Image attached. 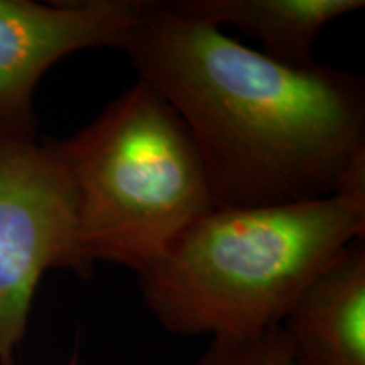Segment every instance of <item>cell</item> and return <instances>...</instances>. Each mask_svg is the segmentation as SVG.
Returning a JSON list of instances; mask_svg holds the SVG:
<instances>
[{
  "label": "cell",
  "mask_w": 365,
  "mask_h": 365,
  "mask_svg": "<svg viewBox=\"0 0 365 365\" xmlns=\"http://www.w3.org/2000/svg\"><path fill=\"white\" fill-rule=\"evenodd\" d=\"M115 49L188 125L215 208L328 198L365 148V85L355 73L282 65L159 0Z\"/></svg>",
  "instance_id": "cell-1"
},
{
  "label": "cell",
  "mask_w": 365,
  "mask_h": 365,
  "mask_svg": "<svg viewBox=\"0 0 365 365\" xmlns=\"http://www.w3.org/2000/svg\"><path fill=\"white\" fill-rule=\"evenodd\" d=\"M355 239L365 213L340 196L213 208L137 272L164 330L210 340L279 327L304 287Z\"/></svg>",
  "instance_id": "cell-2"
},
{
  "label": "cell",
  "mask_w": 365,
  "mask_h": 365,
  "mask_svg": "<svg viewBox=\"0 0 365 365\" xmlns=\"http://www.w3.org/2000/svg\"><path fill=\"white\" fill-rule=\"evenodd\" d=\"M56 148L75 185L80 242L93 266L140 272L215 208L188 125L139 78Z\"/></svg>",
  "instance_id": "cell-3"
},
{
  "label": "cell",
  "mask_w": 365,
  "mask_h": 365,
  "mask_svg": "<svg viewBox=\"0 0 365 365\" xmlns=\"http://www.w3.org/2000/svg\"><path fill=\"white\" fill-rule=\"evenodd\" d=\"M49 269L90 279L78 198L56 139L0 140V365H17L39 281Z\"/></svg>",
  "instance_id": "cell-4"
},
{
  "label": "cell",
  "mask_w": 365,
  "mask_h": 365,
  "mask_svg": "<svg viewBox=\"0 0 365 365\" xmlns=\"http://www.w3.org/2000/svg\"><path fill=\"white\" fill-rule=\"evenodd\" d=\"M149 0H0V140L38 139L34 93L68 54L117 48Z\"/></svg>",
  "instance_id": "cell-5"
},
{
  "label": "cell",
  "mask_w": 365,
  "mask_h": 365,
  "mask_svg": "<svg viewBox=\"0 0 365 365\" xmlns=\"http://www.w3.org/2000/svg\"><path fill=\"white\" fill-rule=\"evenodd\" d=\"M281 328L298 365H365V239L318 272Z\"/></svg>",
  "instance_id": "cell-6"
},
{
  "label": "cell",
  "mask_w": 365,
  "mask_h": 365,
  "mask_svg": "<svg viewBox=\"0 0 365 365\" xmlns=\"http://www.w3.org/2000/svg\"><path fill=\"white\" fill-rule=\"evenodd\" d=\"M176 16L222 29L232 26L257 41L262 54L287 66L317 65L323 27L365 7L364 0H164Z\"/></svg>",
  "instance_id": "cell-7"
},
{
  "label": "cell",
  "mask_w": 365,
  "mask_h": 365,
  "mask_svg": "<svg viewBox=\"0 0 365 365\" xmlns=\"http://www.w3.org/2000/svg\"><path fill=\"white\" fill-rule=\"evenodd\" d=\"M193 365H298L281 325L247 336L210 340Z\"/></svg>",
  "instance_id": "cell-8"
},
{
  "label": "cell",
  "mask_w": 365,
  "mask_h": 365,
  "mask_svg": "<svg viewBox=\"0 0 365 365\" xmlns=\"http://www.w3.org/2000/svg\"><path fill=\"white\" fill-rule=\"evenodd\" d=\"M333 195L365 213V148L360 149L341 171Z\"/></svg>",
  "instance_id": "cell-9"
},
{
  "label": "cell",
  "mask_w": 365,
  "mask_h": 365,
  "mask_svg": "<svg viewBox=\"0 0 365 365\" xmlns=\"http://www.w3.org/2000/svg\"><path fill=\"white\" fill-rule=\"evenodd\" d=\"M66 365H80V359H78V352H73V355H71V359L68 360V364Z\"/></svg>",
  "instance_id": "cell-10"
}]
</instances>
